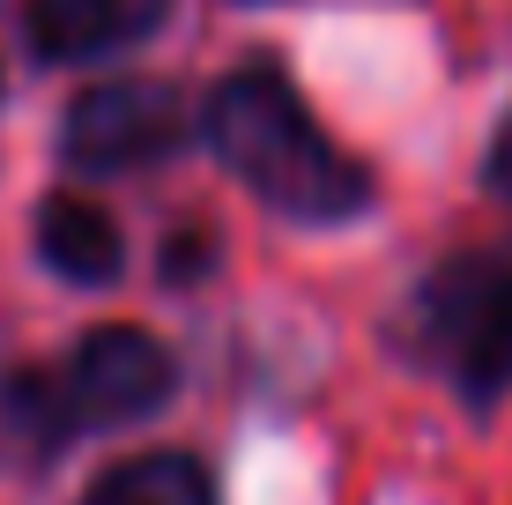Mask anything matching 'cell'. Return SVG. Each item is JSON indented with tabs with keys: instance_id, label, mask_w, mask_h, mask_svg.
<instances>
[{
	"instance_id": "6da1fadb",
	"label": "cell",
	"mask_w": 512,
	"mask_h": 505,
	"mask_svg": "<svg viewBox=\"0 0 512 505\" xmlns=\"http://www.w3.org/2000/svg\"><path fill=\"white\" fill-rule=\"evenodd\" d=\"M208 142L253 186L268 208L297 223H342L364 208V171L320 134V119L297 104V90L275 67H238L208 97Z\"/></svg>"
},
{
	"instance_id": "7a4b0ae2",
	"label": "cell",
	"mask_w": 512,
	"mask_h": 505,
	"mask_svg": "<svg viewBox=\"0 0 512 505\" xmlns=\"http://www.w3.org/2000/svg\"><path fill=\"white\" fill-rule=\"evenodd\" d=\"M179 134H186V112H179V90H171V82H149V75L97 82V90H82L75 112H67V164L141 171V164L179 149Z\"/></svg>"
},
{
	"instance_id": "3957f363",
	"label": "cell",
	"mask_w": 512,
	"mask_h": 505,
	"mask_svg": "<svg viewBox=\"0 0 512 505\" xmlns=\"http://www.w3.org/2000/svg\"><path fill=\"white\" fill-rule=\"evenodd\" d=\"M179 387L164 342L141 327H97L82 335L75 364H67V424H134L156 416Z\"/></svg>"
},
{
	"instance_id": "277c9868",
	"label": "cell",
	"mask_w": 512,
	"mask_h": 505,
	"mask_svg": "<svg viewBox=\"0 0 512 505\" xmlns=\"http://www.w3.org/2000/svg\"><path fill=\"white\" fill-rule=\"evenodd\" d=\"M446 342H453V357H461V379H468L475 394L512 387V268L468 275V283L453 290Z\"/></svg>"
},
{
	"instance_id": "5b68a950",
	"label": "cell",
	"mask_w": 512,
	"mask_h": 505,
	"mask_svg": "<svg viewBox=\"0 0 512 505\" xmlns=\"http://www.w3.org/2000/svg\"><path fill=\"white\" fill-rule=\"evenodd\" d=\"M164 15V0H23L30 45L45 60H97V52L141 38Z\"/></svg>"
},
{
	"instance_id": "8992f818",
	"label": "cell",
	"mask_w": 512,
	"mask_h": 505,
	"mask_svg": "<svg viewBox=\"0 0 512 505\" xmlns=\"http://www.w3.org/2000/svg\"><path fill=\"white\" fill-rule=\"evenodd\" d=\"M38 253L52 275H67V283L97 290L119 275V260H127V238H119V223L104 216L90 201H45L38 208Z\"/></svg>"
},
{
	"instance_id": "52a82bcc",
	"label": "cell",
	"mask_w": 512,
	"mask_h": 505,
	"mask_svg": "<svg viewBox=\"0 0 512 505\" xmlns=\"http://www.w3.org/2000/svg\"><path fill=\"white\" fill-rule=\"evenodd\" d=\"M82 505H216V491H208L201 461H186V454H141V461H119Z\"/></svg>"
},
{
	"instance_id": "ba28073f",
	"label": "cell",
	"mask_w": 512,
	"mask_h": 505,
	"mask_svg": "<svg viewBox=\"0 0 512 505\" xmlns=\"http://www.w3.org/2000/svg\"><path fill=\"white\" fill-rule=\"evenodd\" d=\"M490 186H498V194H512V119L498 127V142H490Z\"/></svg>"
}]
</instances>
